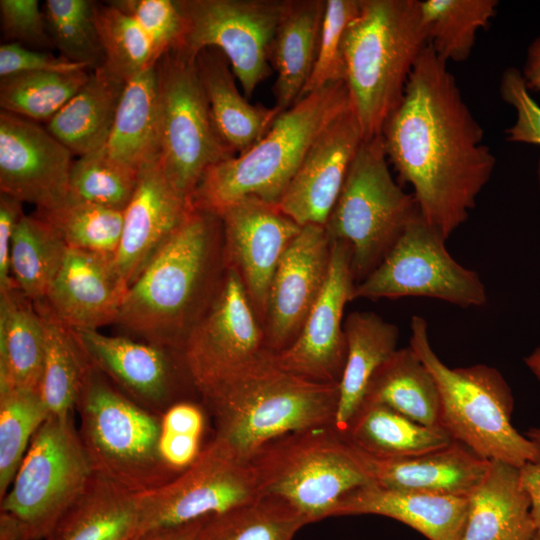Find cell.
Returning a JSON list of instances; mask_svg holds the SVG:
<instances>
[{
	"mask_svg": "<svg viewBox=\"0 0 540 540\" xmlns=\"http://www.w3.org/2000/svg\"><path fill=\"white\" fill-rule=\"evenodd\" d=\"M389 162L423 219L446 239L469 217L496 158L447 62L428 44L381 132Z\"/></svg>",
	"mask_w": 540,
	"mask_h": 540,
	"instance_id": "obj_1",
	"label": "cell"
},
{
	"mask_svg": "<svg viewBox=\"0 0 540 540\" xmlns=\"http://www.w3.org/2000/svg\"><path fill=\"white\" fill-rule=\"evenodd\" d=\"M226 268L219 216L192 208L125 292L116 325L180 352Z\"/></svg>",
	"mask_w": 540,
	"mask_h": 540,
	"instance_id": "obj_2",
	"label": "cell"
},
{
	"mask_svg": "<svg viewBox=\"0 0 540 540\" xmlns=\"http://www.w3.org/2000/svg\"><path fill=\"white\" fill-rule=\"evenodd\" d=\"M199 395L214 420L212 441L249 461L262 445L281 435L334 425L339 384L293 374L265 350Z\"/></svg>",
	"mask_w": 540,
	"mask_h": 540,
	"instance_id": "obj_3",
	"label": "cell"
},
{
	"mask_svg": "<svg viewBox=\"0 0 540 540\" xmlns=\"http://www.w3.org/2000/svg\"><path fill=\"white\" fill-rule=\"evenodd\" d=\"M350 108L345 82L305 95L252 147L211 166L190 197L192 208L220 217L246 197L277 205L318 136Z\"/></svg>",
	"mask_w": 540,
	"mask_h": 540,
	"instance_id": "obj_4",
	"label": "cell"
},
{
	"mask_svg": "<svg viewBox=\"0 0 540 540\" xmlns=\"http://www.w3.org/2000/svg\"><path fill=\"white\" fill-rule=\"evenodd\" d=\"M428 45L418 0H361L344 40L345 84L363 139L381 135Z\"/></svg>",
	"mask_w": 540,
	"mask_h": 540,
	"instance_id": "obj_5",
	"label": "cell"
},
{
	"mask_svg": "<svg viewBox=\"0 0 540 540\" xmlns=\"http://www.w3.org/2000/svg\"><path fill=\"white\" fill-rule=\"evenodd\" d=\"M410 347L432 373L440 395L439 424L477 455L521 468L540 461V442L522 435L511 422V388L494 367L450 368L433 350L428 324L414 315Z\"/></svg>",
	"mask_w": 540,
	"mask_h": 540,
	"instance_id": "obj_6",
	"label": "cell"
},
{
	"mask_svg": "<svg viewBox=\"0 0 540 540\" xmlns=\"http://www.w3.org/2000/svg\"><path fill=\"white\" fill-rule=\"evenodd\" d=\"M249 462L259 496L288 503L308 524L332 517L345 494L373 482L355 447L334 425L274 438Z\"/></svg>",
	"mask_w": 540,
	"mask_h": 540,
	"instance_id": "obj_7",
	"label": "cell"
},
{
	"mask_svg": "<svg viewBox=\"0 0 540 540\" xmlns=\"http://www.w3.org/2000/svg\"><path fill=\"white\" fill-rule=\"evenodd\" d=\"M75 409L97 473L135 494L178 475L159 453L161 416L133 401L92 365Z\"/></svg>",
	"mask_w": 540,
	"mask_h": 540,
	"instance_id": "obj_8",
	"label": "cell"
},
{
	"mask_svg": "<svg viewBox=\"0 0 540 540\" xmlns=\"http://www.w3.org/2000/svg\"><path fill=\"white\" fill-rule=\"evenodd\" d=\"M381 135L363 140L325 224L331 240L352 252L356 284L384 260L420 215L413 194L393 179Z\"/></svg>",
	"mask_w": 540,
	"mask_h": 540,
	"instance_id": "obj_9",
	"label": "cell"
},
{
	"mask_svg": "<svg viewBox=\"0 0 540 540\" xmlns=\"http://www.w3.org/2000/svg\"><path fill=\"white\" fill-rule=\"evenodd\" d=\"M95 472L73 415H50L0 499V510L21 521L27 540H46Z\"/></svg>",
	"mask_w": 540,
	"mask_h": 540,
	"instance_id": "obj_10",
	"label": "cell"
},
{
	"mask_svg": "<svg viewBox=\"0 0 540 540\" xmlns=\"http://www.w3.org/2000/svg\"><path fill=\"white\" fill-rule=\"evenodd\" d=\"M195 58L171 50L156 64L158 159L170 184L189 200L211 166L236 155L215 127Z\"/></svg>",
	"mask_w": 540,
	"mask_h": 540,
	"instance_id": "obj_11",
	"label": "cell"
},
{
	"mask_svg": "<svg viewBox=\"0 0 540 540\" xmlns=\"http://www.w3.org/2000/svg\"><path fill=\"white\" fill-rule=\"evenodd\" d=\"M446 240L420 214L376 269L355 285L353 300L427 297L461 308L484 306L483 281L451 256Z\"/></svg>",
	"mask_w": 540,
	"mask_h": 540,
	"instance_id": "obj_12",
	"label": "cell"
},
{
	"mask_svg": "<svg viewBox=\"0 0 540 540\" xmlns=\"http://www.w3.org/2000/svg\"><path fill=\"white\" fill-rule=\"evenodd\" d=\"M185 18L180 49L196 57L216 48L227 58L244 95L252 96L269 73L268 60L289 0H175Z\"/></svg>",
	"mask_w": 540,
	"mask_h": 540,
	"instance_id": "obj_13",
	"label": "cell"
},
{
	"mask_svg": "<svg viewBox=\"0 0 540 540\" xmlns=\"http://www.w3.org/2000/svg\"><path fill=\"white\" fill-rule=\"evenodd\" d=\"M258 496L250 462L211 440L172 480L136 494L138 534L217 515Z\"/></svg>",
	"mask_w": 540,
	"mask_h": 540,
	"instance_id": "obj_14",
	"label": "cell"
},
{
	"mask_svg": "<svg viewBox=\"0 0 540 540\" xmlns=\"http://www.w3.org/2000/svg\"><path fill=\"white\" fill-rule=\"evenodd\" d=\"M265 350L263 324L239 274L226 265L216 294L180 351L194 389L200 394Z\"/></svg>",
	"mask_w": 540,
	"mask_h": 540,
	"instance_id": "obj_15",
	"label": "cell"
},
{
	"mask_svg": "<svg viewBox=\"0 0 540 540\" xmlns=\"http://www.w3.org/2000/svg\"><path fill=\"white\" fill-rule=\"evenodd\" d=\"M90 364L119 390L161 416L193 384L180 352L98 330H73Z\"/></svg>",
	"mask_w": 540,
	"mask_h": 540,
	"instance_id": "obj_16",
	"label": "cell"
},
{
	"mask_svg": "<svg viewBox=\"0 0 540 540\" xmlns=\"http://www.w3.org/2000/svg\"><path fill=\"white\" fill-rule=\"evenodd\" d=\"M72 153L35 121L0 112V191L51 210L69 200Z\"/></svg>",
	"mask_w": 540,
	"mask_h": 540,
	"instance_id": "obj_17",
	"label": "cell"
},
{
	"mask_svg": "<svg viewBox=\"0 0 540 540\" xmlns=\"http://www.w3.org/2000/svg\"><path fill=\"white\" fill-rule=\"evenodd\" d=\"M331 241L330 267L322 292L297 338L274 356L293 374L314 382L339 384L347 353L343 312L353 301L356 282L350 247L342 241Z\"/></svg>",
	"mask_w": 540,
	"mask_h": 540,
	"instance_id": "obj_18",
	"label": "cell"
},
{
	"mask_svg": "<svg viewBox=\"0 0 540 540\" xmlns=\"http://www.w3.org/2000/svg\"><path fill=\"white\" fill-rule=\"evenodd\" d=\"M220 218L226 265L239 274L264 327L273 275L302 226L284 214L277 205L256 197L235 202Z\"/></svg>",
	"mask_w": 540,
	"mask_h": 540,
	"instance_id": "obj_19",
	"label": "cell"
},
{
	"mask_svg": "<svg viewBox=\"0 0 540 540\" xmlns=\"http://www.w3.org/2000/svg\"><path fill=\"white\" fill-rule=\"evenodd\" d=\"M332 241L324 226H302L273 275L267 298L266 347L277 354L299 335L325 285Z\"/></svg>",
	"mask_w": 540,
	"mask_h": 540,
	"instance_id": "obj_20",
	"label": "cell"
},
{
	"mask_svg": "<svg viewBox=\"0 0 540 540\" xmlns=\"http://www.w3.org/2000/svg\"><path fill=\"white\" fill-rule=\"evenodd\" d=\"M363 140L350 108L332 121L312 144L278 208L300 226H325Z\"/></svg>",
	"mask_w": 540,
	"mask_h": 540,
	"instance_id": "obj_21",
	"label": "cell"
},
{
	"mask_svg": "<svg viewBox=\"0 0 540 540\" xmlns=\"http://www.w3.org/2000/svg\"><path fill=\"white\" fill-rule=\"evenodd\" d=\"M192 209L163 173L159 159L140 169L136 190L123 211V228L113 257L127 290Z\"/></svg>",
	"mask_w": 540,
	"mask_h": 540,
	"instance_id": "obj_22",
	"label": "cell"
},
{
	"mask_svg": "<svg viewBox=\"0 0 540 540\" xmlns=\"http://www.w3.org/2000/svg\"><path fill=\"white\" fill-rule=\"evenodd\" d=\"M126 289L113 257L68 248L44 302L72 330H98L115 324Z\"/></svg>",
	"mask_w": 540,
	"mask_h": 540,
	"instance_id": "obj_23",
	"label": "cell"
},
{
	"mask_svg": "<svg viewBox=\"0 0 540 540\" xmlns=\"http://www.w3.org/2000/svg\"><path fill=\"white\" fill-rule=\"evenodd\" d=\"M355 449L374 483L386 488L444 496L468 498L491 464V460L456 440L444 448L400 459L376 458Z\"/></svg>",
	"mask_w": 540,
	"mask_h": 540,
	"instance_id": "obj_24",
	"label": "cell"
},
{
	"mask_svg": "<svg viewBox=\"0 0 540 540\" xmlns=\"http://www.w3.org/2000/svg\"><path fill=\"white\" fill-rule=\"evenodd\" d=\"M468 498L399 490L374 482L345 494L332 516L380 515L400 521L429 540H459Z\"/></svg>",
	"mask_w": 540,
	"mask_h": 540,
	"instance_id": "obj_25",
	"label": "cell"
},
{
	"mask_svg": "<svg viewBox=\"0 0 540 540\" xmlns=\"http://www.w3.org/2000/svg\"><path fill=\"white\" fill-rule=\"evenodd\" d=\"M536 532L520 468L491 460L486 476L468 497L459 540H531Z\"/></svg>",
	"mask_w": 540,
	"mask_h": 540,
	"instance_id": "obj_26",
	"label": "cell"
},
{
	"mask_svg": "<svg viewBox=\"0 0 540 540\" xmlns=\"http://www.w3.org/2000/svg\"><path fill=\"white\" fill-rule=\"evenodd\" d=\"M215 127L223 141L237 154L259 141L281 111L253 105L241 94L227 58L216 48H205L195 58Z\"/></svg>",
	"mask_w": 540,
	"mask_h": 540,
	"instance_id": "obj_27",
	"label": "cell"
},
{
	"mask_svg": "<svg viewBox=\"0 0 540 540\" xmlns=\"http://www.w3.org/2000/svg\"><path fill=\"white\" fill-rule=\"evenodd\" d=\"M326 0L290 1L275 33L270 60L277 73L275 106L292 107L311 76L319 42Z\"/></svg>",
	"mask_w": 540,
	"mask_h": 540,
	"instance_id": "obj_28",
	"label": "cell"
},
{
	"mask_svg": "<svg viewBox=\"0 0 540 540\" xmlns=\"http://www.w3.org/2000/svg\"><path fill=\"white\" fill-rule=\"evenodd\" d=\"M126 82L104 65L47 122L48 131L78 157L104 147L109 139Z\"/></svg>",
	"mask_w": 540,
	"mask_h": 540,
	"instance_id": "obj_29",
	"label": "cell"
},
{
	"mask_svg": "<svg viewBox=\"0 0 540 540\" xmlns=\"http://www.w3.org/2000/svg\"><path fill=\"white\" fill-rule=\"evenodd\" d=\"M339 432L363 453L384 459L423 455L455 441L441 425H423L387 406L369 402H362Z\"/></svg>",
	"mask_w": 540,
	"mask_h": 540,
	"instance_id": "obj_30",
	"label": "cell"
},
{
	"mask_svg": "<svg viewBox=\"0 0 540 540\" xmlns=\"http://www.w3.org/2000/svg\"><path fill=\"white\" fill-rule=\"evenodd\" d=\"M138 532L136 494L95 472L46 540H132Z\"/></svg>",
	"mask_w": 540,
	"mask_h": 540,
	"instance_id": "obj_31",
	"label": "cell"
},
{
	"mask_svg": "<svg viewBox=\"0 0 540 540\" xmlns=\"http://www.w3.org/2000/svg\"><path fill=\"white\" fill-rule=\"evenodd\" d=\"M346 360L339 383L335 428L342 431L361 405L375 371L397 350L398 327L373 312L355 311L343 323Z\"/></svg>",
	"mask_w": 540,
	"mask_h": 540,
	"instance_id": "obj_32",
	"label": "cell"
},
{
	"mask_svg": "<svg viewBox=\"0 0 540 540\" xmlns=\"http://www.w3.org/2000/svg\"><path fill=\"white\" fill-rule=\"evenodd\" d=\"M44 353V329L34 302L17 288L0 292V392H39Z\"/></svg>",
	"mask_w": 540,
	"mask_h": 540,
	"instance_id": "obj_33",
	"label": "cell"
},
{
	"mask_svg": "<svg viewBox=\"0 0 540 540\" xmlns=\"http://www.w3.org/2000/svg\"><path fill=\"white\" fill-rule=\"evenodd\" d=\"M116 160L140 171L159 156V92L156 65L126 82L105 145Z\"/></svg>",
	"mask_w": 540,
	"mask_h": 540,
	"instance_id": "obj_34",
	"label": "cell"
},
{
	"mask_svg": "<svg viewBox=\"0 0 540 540\" xmlns=\"http://www.w3.org/2000/svg\"><path fill=\"white\" fill-rule=\"evenodd\" d=\"M362 402L387 406L423 425H440L436 381L410 346L397 349L375 371Z\"/></svg>",
	"mask_w": 540,
	"mask_h": 540,
	"instance_id": "obj_35",
	"label": "cell"
},
{
	"mask_svg": "<svg viewBox=\"0 0 540 540\" xmlns=\"http://www.w3.org/2000/svg\"><path fill=\"white\" fill-rule=\"evenodd\" d=\"M41 317L45 353L39 393L50 415H73L91 366L72 329L61 323L44 302L34 303Z\"/></svg>",
	"mask_w": 540,
	"mask_h": 540,
	"instance_id": "obj_36",
	"label": "cell"
},
{
	"mask_svg": "<svg viewBox=\"0 0 540 540\" xmlns=\"http://www.w3.org/2000/svg\"><path fill=\"white\" fill-rule=\"evenodd\" d=\"M67 249L48 222L35 213L24 214L16 225L10 251L15 287L34 303L44 301Z\"/></svg>",
	"mask_w": 540,
	"mask_h": 540,
	"instance_id": "obj_37",
	"label": "cell"
},
{
	"mask_svg": "<svg viewBox=\"0 0 540 540\" xmlns=\"http://www.w3.org/2000/svg\"><path fill=\"white\" fill-rule=\"evenodd\" d=\"M306 519L271 496L255 499L204 519L197 540H293Z\"/></svg>",
	"mask_w": 540,
	"mask_h": 540,
	"instance_id": "obj_38",
	"label": "cell"
},
{
	"mask_svg": "<svg viewBox=\"0 0 540 540\" xmlns=\"http://www.w3.org/2000/svg\"><path fill=\"white\" fill-rule=\"evenodd\" d=\"M497 6L496 0L420 1L428 44L446 62L467 60L478 31L488 26Z\"/></svg>",
	"mask_w": 540,
	"mask_h": 540,
	"instance_id": "obj_39",
	"label": "cell"
},
{
	"mask_svg": "<svg viewBox=\"0 0 540 540\" xmlns=\"http://www.w3.org/2000/svg\"><path fill=\"white\" fill-rule=\"evenodd\" d=\"M90 77L87 70L29 72L2 77L1 110L38 122L49 121Z\"/></svg>",
	"mask_w": 540,
	"mask_h": 540,
	"instance_id": "obj_40",
	"label": "cell"
},
{
	"mask_svg": "<svg viewBox=\"0 0 540 540\" xmlns=\"http://www.w3.org/2000/svg\"><path fill=\"white\" fill-rule=\"evenodd\" d=\"M94 19L103 48L104 67L127 82L157 64V51L140 25L110 1L94 4Z\"/></svg>",
	"mask_w": 540,
	"mask_h": 540,
	"instance_id": "obj_41",
	"label": "cell"
},
{
	"mask_svg": "<svg viewBox=\"0 0 540 540\" xmlns=\"http://www.w3.org/2000/svg\"><path fill=\"white\" fill-rule=\"evenodd\" d=\"M68 248L114 257L122 235L123 211L69 199L51 210H36Z\"/></svg>",
	"mask_w": 540,
	"mask_h": 540,
	"instance_id": "obj_42",
	"label": "cell"
},
{
	"mask_svg": "<svg viewBox=\"0 0 540 540\" xmlns=\"http://www.w3.org/2000/svg\"><path fill=\"white\" fill-rule=\"evenodd\" d=\"M50 416L38 391L0 392V499L8 491L30 443Z\"/></svg>",
	"mask_w": 540,
	"mask_h": 540,
	"instance_id": "obj_43",
	"label": "cell"
},
{
	"mask_svg": "<svg viewBox=\"0 0 540 540\" xmlns=\"http://www.w3.org/2000/svg\"><path fill=\"white\" fill-rule=\"evenodd\" d=\"M140 171L113 158L105 146L73 162L69 199L124 211L136 190Z\"/></svg>",
	"mask_w": 540,
	"mask_h": 540,
	"instance_id": "obj_44",
	"label": "cell"
},
{
	"mask_svg": "<svg viewBox=\"0 0 540 540\" xmlns=\"http://www.w3.org/2000/svg\"><path fill=\"white\" fill-rule=\"evenodd\" d=\"M94 4L89 0H47L43 8L51 42L61 56L93 70L105 62Z\"/></svg>",
	"mask_w": 540,
	"mask_h": 540,
	"instance_id": "obj_45",
	"label": "cell"
},
{
	"mask_svg": "<svg viewBox=\"0 0 540 540\" xmlns=\"http://www.w3.org/2000/svg\"><path fill=\"white\" fill-rule=\"evenodd\" d=\"M360 2L326 0L315 64L301 98L329 84L345 82L344 40Z\"/></svg>",
	"mask_w": 540,
	"mask_h": 540,
	"instance_id": "obj_46",
	"label": "cell"
},
{
	"mask_svg": "<svg viewBox=\"0 0 540 540\" xmlns=\"http://www.w3.org/2000/svg\"><path fill=\"white\" fill-rule=\"evenodd\" d=\"M130 15L146 32L159 57L180 49L186 35L185 18L176 1L113 0L110 1Z\"/></svg>",
	"mask_w": 540,
	"mask_h": 540,
	"instance_id": "obj_47",
	"label": "cell"
},
{
	"mask_svg": "<svg viewBox=\"0 0 540 540\" xmlns=\"http://www.w3.org/2000/svg\"><path fill=\"white\" fill-rule=\"evenodd\" d=\"M500 95L516 112V121L506 130L511 142L540 145V106L529 93L522 73L516 68L504 71L500 81ZM540 188V160L538 165Z\"/></svg>",
	"mask_w": 540,
	"mask_h": 540,
	"instance_id": "obj_48",
	"label": "cell"
},
{
	"mask_svg": "<svg viewBox=\"0 0 540 540\" xmlns=\"http://www.w3.org/2000/svg\"><path fill=\"white\" fill-rule=\"evenodd\" d=\"M1 29L6 39L38 47L52 44L37 0H1Z\"/></svg>",
	"mask_w": 540,
	"mask_h": 540,
	"instance_id": "obj_49",
	"label": "cell"
},
{
	"mask_svg": "<svg viewBox=\"0 0 540 540\" xmlns=\"http://www.w3.org/2000/svg\"><path fill=\"white\" fill-rule=\"evenodd\" d=\"M90 68L55 56L25 48L20 43L10 42L0 46V78L29 72H74Z\"/></svg>",
	"mask_w": 540,
	"mask_h": 540,
	"instance_id": "obj_50",
	"label": "cell"
},
{
	"mask_svg": "<svg viewBox=\"0 0 540 540\" xmlns=\"http://www.w3.org/2000/svg\"><path fill=\"white\" fill-rule=\"evenodd\" d=\"M24 215L22 202L0 195V292L16 288L10 271V251L17 223Z\"/></svg>",
	"mask_w": 540,
	"mask_h": 540,
	"instance_id": "obj_51",
	"label": "cell"
},
{
	"mask_svg": "<svg viewBox=\"0 0 540 540\" xmlns=\"http://www.w3.org/2000/svg\"><path fill=\"white\" fill-rule=\"evenodd\" d=\"M201 437L161 431L159 453L164 463L174 472L181 473L199 456Z\"/></svg>",
	"mask_w": 540,
	"mask_h": 540,
	"instance_id": "obj_52",
	"label": "cell"
},
{
	"mask_svg": "<svg viewBox=\"0 0 540 540\" xmlns=\"http://www.w3.org/2000/svg\"><path fill=\"white\" fill-rule=\"evenodd\" d=\"M204 426L203 409L189 400L176 402L161 415V431L201 437Z\"/></svg>",
	"mask_w": 540,
	"mask_h": 540,
	"instance_id": "obj_53",
	"label": "cell"
},
{
	"mask_svg": "<svg viewBox=\"0 0 540 540\" xmlns=\"http://www.w3.org/2000/svg\"><path fill=\"white\" fill-rule=\"evenodd\" d=\"M525 435L540 442V428L529 429ZM520 480L531 502V515L540 533V461L530 462L520 468Z\"/></svg>",
	"mask_w": 540,
	"mask_h": 540,
	"instance_id": "obj_54",
	"label": "cell"
},
{
	"mask_svg": "<svg viewBox=\"0 0 540 540\" xmlns=\"http://www.w3.org/2000/svg\"><path fill=\"white\" fill-rule=\"evenodd\" d=\"M204 519L179 526L146 531L138 534L132 540H197Z\"/></svg>",
	"mask_w": 540,
	"mask_h": 540,
	"instance_id": "obj_55",
	"label": "cell"
},
{
	"mask_svg": "<svg viewBox=\"0 0 540 540\" xmlns=\"http://www.w3.org/2000/svg\"><path fill=\"white\" fill-rule=\"evenodd\" d=\"M522 76L528 90L540 92V36L528 48Z\"/></svg>",
	"mask_w": 540,
	"mask_h": 540,
	"instance_id": "obj_56",
	"label": "cell"
},
{
	"mask_svg": "<svg viewBox=\"0 0 540 540\" xmlns=\"http://www.w3.org/2000/svg\"><path fill=\"white\" fill-rule=\"evenodd\" d=\"M0 540H27L21 521L4 510H0Z\"/></svg>",
	"mask_w": 540,
	"mask_h": 540,
	"instance_id": "obj_57",
	"label": "cell"
},
{
	"mask_svg": "<svg viewBox=\"0 0 540 540\" xmlns=\"http://www.w3.org/2000/svg\"><path fill=\"white\" fill-rule=\"evenodd\" d=\"M527 368L540 382V345L524 358Z\"/></svg>",
	"mask_w": 540,
	"mask_h": 540,
	"instance_id": "obj_58",
	"label": "cell"
},
{
	"mask_svg": "<svg viewBox=\"0 0 540 540\" xmlns=\"http://www.w3.org/2000/svg\"><path fill=\"white\" fill-rule=\"evenodd\" d=\"M531 540H540V533L536 532L534 537Z\"/></svg>",
	"mask_w": 540,
	"mask_h": 540,
	"instance_id": "obj_59",
	"label": "cell"
}]
</instances>
